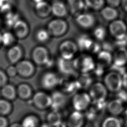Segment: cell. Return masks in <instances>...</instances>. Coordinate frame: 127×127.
Wrapping results in <instances>:
<instances>
[{
  "instance_id": "cell-1",
  "label": "cell",
  "mask_w": 127,
  "mask_h": 127,
  "mask_svg": "<svg viewBox=\"0 0 127 127\" xmlns=\"http://www.w3.org/2000/svg\"><path fill=\"white\" fill-rule=\"evenodd\" d=\"M104 84L108 91L119 92L123 88V75L119 72L111 71L104 76Z\"/></svg>"
},
{
  "instance_id": "cell-2",
  "label": "cell",
  "mask_w": 127,
  "mask_h": 127,
  "mask_svg": "<svg viewBox=\"0 0 127 127\" xmlns=\"http://www.w3.org/2000/svg\"><path fill=\"white\" fill-rule=\"evenodd\" d=\"M67 22L62 18H56L50 21L47 26L49 34L55 37H60L65 34L68 30Z\"/></svg>"
},
{
  "instance_id": "cell-3",
  "label": "cell",
  "mask_w": 127,
  "mask_h": 127,
  "mask_svg": "<svg viewBox=\"0 0 127 127\" xmlns=\"http://www.w3.org/2000/svg\"><path fill=\"white\" fill-rule=\"evenodd\" d=\"M88 94L91 101L99 103L103 102L108 95V90L103 83L96 82L91 85Z\"/></svg>"
},
{
  "instance_id": "cell-4",
  "label": "cell",
  "mask_w": 127,
  "mask_h": 127,
  "mask_svg": "<svg viewBox=\"0 0 127 127\" xmlns=\"http://www.w3.org/2000/svg\"><path fill=\"white\" fill-rule=\"evenodd\" d=\"M75 16L76 24L82 29L88 30L96 26L97 19L95 16L91 13L83 11Z\"/></svg>"
},
{
  "instance_id": "cell-5",
  "label": "cell",
  "mask_w": 127,
  "mask_h": 127,
  "mask_svg": "<svg viewBox=\"0 0 127 127\" xmlns=\"http://www.w3.org/2000/svg\"><path fill=\"white\" fill-rule=\"evenodd\" d=\"M108 32L115 40L120 39L125 36L127 32V26L125 21L117 19L110 22Z\"/></svg>"
},
{
  "instance_id": "cell-6",
  "label": "cell",
  "mask_w": 127,
  "mask_h": 127,
  "mask_svg": "<svg viewBox=\"0 0 127 127\" xmlns=\"http://www.w3.org/2000/svg\"><path fill=\"white\" fill-rule=\"evenodd\" d=\"M75 67L82 73H88L95 68V63L92 57L83 54L74 60Z\"/></svg>"
},
{
  "instance_id": "cell-7",
  "label": "cell",
  "mask_w": 127,
  "mask_h": 127,
  "mask_svg": "<svg viewBox=\"0 0 127 127\" xmlns=\"http://www.w3.org/2000/svg\"><path fill=\"white\" fill-rule=\"evenodd\" d=\"M78 50L76 42L66 40L61 43L59 46V51L62 58L66 60H72Z\"/></svg>"
},
{
  "instance_id": "cell-8",
  "label": "cell",
  "mask_w": 127,
  "mask_h": 127,
  "mask_svg": "<svg viewBox=\"0 0 127 127\" xmlns=\"http://www.w3.org/2000/svg\"><path fill=\"white\" fill-rule=\"evenodd\" d=\"M91 101L88 93L80 92L74 95L72 98V103L75 111L81 112L89 106Z\"/></svg>"
},
{
  "instance_id": "cell-9",
  "label": "cell",
  "mask_w": 127,
  "mask_h": 127,
  "mask_svg": "<svg viewBox=\"0 0 127 127\" xmlns=\"http://www.w3.org/2000/svg\"><path fill=\"white\" fill-rule=\"evenodd\" d=\"M32 58L34 62L38 65H47L50 64L48 50L43 46H38L34 49Z\"/></svg>"
},
{
  "instance_id": "cell-10",
  "label": "cell",
  "mask_w": 127,
  "mask_h": 127,
  "mask_svg": "<svg viewBox=\"0 0 127 127\" xmlns=\"http://www.w3.org/2000/svg\"><path fill=\"white\" fill-rule=\"evenodd\" d=\"M112 63L118 67H122L127 64V49L118 47L112 55Z\"/></svg>"
},
{
  "instance_id": "cell-11",
  "label": "cell",
  "mask_w": 127,
  "mask_h": 127,
  "mask_svg": "<svg viewBox=\"0 0 127 127\" xmlns=\"http://www.w3.org/2000/svg\"><path fill=\"white\" fill-rule=\"evenodd\" d=\"M33 102L36 107L44 109L50 107L51 97L44 92H38L33 96Z\"/></svg>"
},
{
  "instance_id": "cell-12",
  "label": "cell",
  "mask_w": 127,
  "mask_h": 127,
  "mask_svg": "<svg viewBox=\"0 0 127 127\" xmlns=\"http://www.w3.org/2000/svg\"><path fill=\"white\" fill-rule=\"evenodd\" d=\"M95 42V40L89 35L81 34L77 37L76 43L78 49L91 52Z\"/></svg>"
},
{
  "instance_id": "cell-13",
  "label": "cell",
  "mask_w": 127,
  "mask_h": 127,
  "mask_svg": "<svg viewBox=\"0 0 127 127\" xmlns=\"http://www.w3.org/2000/svg\"><path fill=\"white\" fill-rule=\"evenodd\" d=\"M51 97L50 107L54 111H59L62 108L66 103L65 96L61 92L55 91L52 93Z\"/></svg>"
},
{
  "instance_id": "cell-14",
  "label": "cell",
  "mask_w": 127,
  "mask_h": 127,
  "mask_svg": "<svg viewBox=\"0 0 127 127\" xmlns=\"http://www.w3.org/2000/svg\"><path fill=\"white\" fill-rule=\"evenodd\" d=\"M58 67L61 73L70 74L76 69L74 60H66L62 57L58 60Z\"/></svg>"
},
{
  "instance_id": "cell-15",
  "label": "cell",
  "mask_w": 127,
  "mask_h": 127,
  "mask_svg": "<svg viewBox=\"0 0 127 127\" xmlns=\"http://www.w3.org/2000/svg\"><path fill=\"white\" fill-rule=\"evenodd\" d=\"M17 73L23 77L30 76L34 71V67L30 61L23 60L19 62L15 66Z\"/></svg>"
},
{
  "instance_id": "cell-16",
  "label": "cell",
  "mask_w": 127,
  "mask_h": 127,
  "mask_svg": "<svg viewBox=\"0 0 127 127\" xmlns=\"http://www.w3.org/2000/svg\"><path fill=\"white\" fill-rule=\"evenodd\" d=\"M12 28L14 36L19 39L25 38L29 32L28 24L25 21L21 19H19Z\"/></svg>"
},
{
  "instance_id": "cell-17",
  "label": "cell",
  "mask_w": 127,
  "mask_h": 127,
  "mask_svg": "<svg viewBox=\"0 0 127 127\" xmlns=\"http://www.w3.org/2000/svg\"><path fill=\"white\" fill-rule=\"evenodd\" d=\"M59 81L57 75L52 72H48L45 73L41 80L42 86L45 89H50L56 86Z\"/></svg>"
},
{
  "instance_id": "cell-18",
  "label": "cell",
  "mask_w": 127,
  "mask_h": 127,
  "mask_svg": "<svg viewBox=\"0 0 127 127\" xmlns=\"http://www.w3.org/2000/svg\"><path fill=\"white\" fill-rule=\"evenodd\" d=\"M100 15L102 18L108 22H112L119 17V12L117 8L108 5L104 6L100 10Z\"/></svg>"
},
{
  "instance_id": "cell-19",
  "label": "cell",
  "mask_w": 127,
  "mask_h": 127,
  "mask_svg": "<svg viewBox=\"0 0 127 127\" xmlns=\"http://www.w3.org/2000/svg\"><path fill=\"white\" fill-rule=\"evenodd\" d=\"M66 5L68 10L75 16L83 12L86 7L83 0H67Z\"/></svg>"
},
{
  "instance_id": "cell-20",
  "label": "cell",
  "mask_w": 127,
  "mask_h": 127,
  "mask_svg": "<svg viewBox=\"0 0 127 127\" xmlns=\"http://www.w3.org/2000/svg\"><path fill=\"white\" fill-rule=\"evenodd\" d=\"M108 112L113 116L117 117L124 112V107L122 101L118 99L109 101L107 105Z\"/></svg>"
},
{
  "instance_id": "cell-21",
  "label": "cell",
  "mask_w": 127,
  "mask_h": 127,
  "mask_svg": "<svg viewBox=\"0 0 127 127\" xmlns=\"http://www.w3.org/2000/svg\"><path fill=\"white\" fill-rule=\"evenodd\" d=\"M51 13L58 18H61L67 14L68 9L66 5L62 1L56 0L51 4Z\"/></svg>"
},
{
  "instance_id": "cell-22",
  "label": "cell",
  "mask_w": 127,
  "mask_h": 127,
  "mask_svg": "<svg viewBox=\"0 0 127 127\" xmlns=\"http://www.w3.org/2000/svg\"><path fill=\"white\" fill-rule=\"evenodd\" d=\"M84 123V117L81 112L74 111L69 115L67 120L68 127H82Z\"/></svg>"
},
{
  "instance_id": "cell-23",
  "label": "cell",
  "mask_w": 127,
  "mask_h": 127,
  "mask_svg": "<svg viewBox=\"0 0 127 127\" xmlns=\"http://www.w3.org/2000/svg\"><path fill=\"white\" fill-rule=\"evenodd\" d=\"M35 4V10L38 16L45 18L51 13V4L46 1L43 0Z\"/></svg>"
},
{
  "instance_id": "cell-24",
  "label": "cell",
  "mask_w": 127,
  "mask_h": 127,
  "mask_svg": "<svg viewBox=\"0 0 127 127\" xmlns=\"http://www.w3.org/2000/svg\"><path fill=\"white\" fill-rule=\"evenodd\" d=\"M7 55L9 61L12 64L16 63L22 57V49L18 45H14L8 50Z\"/></svg>"
},
{
  "instance_id": "cell-25",
  "label": "cell",
  "mask_w": 127,
  "mask_h": 127,
  "mask_svg": "<svg viewBox=\"0 0 127 127\" xmlns=\"http://www.w3.org/2000/svg\"><path fill=\"white\" fill-rule=\"evenodd\" d=\"M97 61L102 66H107L112 63V55L110 52L102 50L98 53Z\"/></svg>"
},
{
  "instance_id": "cell-26",
  "label": "cell",
  "mask_w": 127,
  "mask_h": 127,
  "mask_svg": "<svg viewBox=\"0 0 127 127\" xmlns=\"http://www.w3.org/2000/svg\"><path fill=\"white\" fill-rule=\"evenodd\" d=\"M93 37L94 40L98 42H102L105 40L108 33V30L103 26H96L93 29Z\"/></svg>"
},
{
  "instance_id": "cell-27",
  "label": "cell",
  "mask_w": 127,
  "mask_h": 127,
  "mask_svg": "<svg viewBox=\"0 0 127 127\" xmlns=\"http://www.w3.org/2000/svg\"><path fill=\"white\" fill-rule=\"evenodd\" d=\"M48 124L53 127H57L62 123V116L58 111H54L50 112L47 116Z\"/></svg>"
},
{
  "instance_id": "cell-28",
  "label": "cell",
  "mask_w": 127,
  "mask_h": 127,
  "mask_svg": "<svg viewBox=\"0 0 127 127\" xmlns=\"http://www.w3.org/2000/svg\"><path fill=\"white\" fill-rule=\"evenodd\" d=\"M101 127H122V123L117 117L110 116L103 120Z\"/></svg>"
},
{
  "instance_id": "cell-29",
  "label": "cell",
  "mask_w": 127,
  "mask_h": 127,
  "mask_svg": "<svg viewBox=\"0 0 127 127\" xmlns=\"http://www.w3.org/2000/svg\"><path fill=\"white\" fill-rule=\"evenodd\" d=\"M85 6L93 11H100L104 6L105 0H83Z\"/></svg>"
},
{
  "instance_id": "cell-30",
  "label": "cell",
  "mask_w": 127,
  "mask_h": 127,
  "mask_svg": "<svg viewBox=\"0 0 127 127\" xmlns=\"http://www.w3.org/2000/svg\"><path fill=\"white\" fill-rule=\"evenodd\" d=\"M2 95L7 99L12 100L15 97L16 91L14 87L10 84H5L1 89Z\"/></svg>"
},
{
  "instance_id": "cell-31",
  "label": "cell",
  "mask_w": 127,
  "mask_h": 127,
  "mask_svg": "<svg viewBox=\"0 0 127 127\" xmlns=\"http://www.w3.org/2000/svg\"><path fill=\"white\" fill-rule=\"evenodd\" d=\"M1 44L5 46H8L12 44L15 41L14 35L8 31L4 32L2 34H0Z\"/></svg>"
},
{
  "instance_id": "cell-32",
  "label": "cell",
  "mask_w": 127,
  "mask_h": 127,
  "mask_svg": "<svg viewBox=\"0 0 127 127\" xmlns=\"http://www.w3.org/2000/svg\"><path fill=\"white\" fill-rule=\"evenodd\" d=\"M17 92L20 98L27 99L31 94V89L28 85L26 84H21L18 87Z\"/></svg>"
},
{
  "instance_id": "cell-33",
  "label": "cell",
  "mask_w": 127,
  "mask_h": 127,
  "mask_svg": "<svg viewBox=\"0 0 127 127\" xmlns=\"http://www.w3.org/2000/svg\"><path fill=\"white\" fill-rule=\"evenodd\" d=\"M38 124V120L34 116L29 115L26 117L22 121V127H36Z\"/></svg>"
},
{
  "instance_id": "cell-34",
  "label": "cell",
  "mask_w": 127,
  "mask_h": 127,
  "mask_svg": "<svg viewBox=\"0 0 127 127\" xmlns=\"http://www.w3.org/2000/svg\"><path fill=\"white\" fill-rule=\"evenodd\" d=\"M19 19H20L19 16L16 13L10 11L5 14V23L9 27H12Z\"/></svg>"
},
{
  "instance_id": "cell-35",
  "label": "cell",
  "mask_w": 127,
  "mask_h": 127,
  "mask_svg": "<svg viewBox=\"0 0 127 127\" xmlns=\"http://www.w3.org/2000/svg\"><path fill=\"white\" fill-rule=\"evenodd\" d=\"M50 36L47 29H40L38 30L36 34V38L37 40L41 43L47 41Z\"/></svg>"
},
{
  "instance_id": "cell-36",
  "label": "cell",
  "mask_w": 127,
  "mask_h": 127,
  "mask_svg": "<svg viewBox=\"0 0 127 127\" xmlns=\"http://www.w3.org/2000/svg\"><path fill=\"white\" fill-rule=\"evenodd\" d=\"M11 110V105L6 100L0 99V115H5Z\"/></svg>"
},
{
  "instance_id": "cell-37",
  "label": "cell",
  "mask_w": 127,
  "mask_h": 127,
  "mask_svg": "<svg viewBox=\"0 0 127 127\" xmlns=\"http://www.w3.org/2000/svg\"><path fill=\"white\" fill-rule=\"evenodd\" d=\"M107 5L117 8L121 5V0H105Z\"/></svg>"
},
{
  "instance_id": "cell-38",
  "label": "cell",
  "mask_w": 127,
  "mask_h": 127,
  "mask_svg": "<svg viewBox=\"0 0 127 127\" xmlns=\"http://www.w3.org/2000/svg\"><path fill=\"white\" fill-rule=\"evenodd\" d=\"M7 77L5 74L0 69V87L4 86L6 84Z\"/></svg>"
},
{
  "instance_id": "cell-39",
  "label": "cell",
  "mask_w": 127,
  "mask_h": 127,
  "mask_svg": "<svg viewBox=\"0 0 127 127\" xmlns=\"http://www.w3.org/2000/svg\"><path fill=\"white\" fill-rule=\"evenodd\" d=\"M17 73V69L14 66H10L7 69V73L10 76H13Z\"/></svg>"
},
{
  "instance_id": "cell-40",
  "label": "cell",
  "mask_w": 127,
  "mask_h": 127,
  "mask_svg": "<svg viewBox=\"0 0 127 127\" xmlns=\"http://www.w3.org/2000/svg\"><path fill=\"white\" fill-rule=\"evenodd\" d=\"M7 125V121L5 118L2 116H0V127H6Z\"/></svg>"
},
{
  "instance_id": "cell-41",
  "label": "cell",
  "mask_w": 127,
  "mask_h": 127,
  "mask_svg": "<svg viewBox=\"0 0 127 127\" xmlns=\"http://www.w3.org/2000/svg\"><path fill=\"white\" fill-rule=\"evenodd\" d=\"M123 88L127 91V73L123 75Z\"/></svg>"
},
{
  "instance_id": "cell-42",
  "label": "cell",
  "mask_w": 127,
  "mask_h": 127,
  "mask_svg": "<svg viewBox=\"0 0 127 127\" xmlns=\"http://www.w3.org/2000/svg\"><path fill=\"white\" fill-rule=\"evenodd\" d=\"M120 6L125 12H127V0H121Z\"/></svg>"
},
{
  "instance_id": "cell-43",
  "label": "cell",
  "mask_w": 127,
  "mask_h": 127,
  "mask_svg": "<svg viewBox=\"0 0 127 127\" xmlns=\"http://www.w3.org/2000/svg\"><path fill=\"white\" fill-rule=\"evenodd\" d=\"M10 127H22L21 124H14L12 125Z\"/></svg>"
},
{
  "instance_id": "cell-44",
  "label": "cell",
  "mask_w": 127,
  "mask_h": 127,
  "mask_svg": "<svg viewBox=\"0 0 127 127\" xmlns=\"http://www.w3.org/2000/svg\"><path fill=\"white\" fill-rule=\"evenodd\" d=\"M40 127H53L52 126L49 124H44L40 126Z\"/></svg>"
},
{
  "instance_id": "cell-45",
  "label": "cell",
  "mask_w": 127,
  "mask_h": 127,
  "mask_svg": "<svg viewBox=\"0 0 127 127\" xmlns=\"http://www.w3.org/2000/svg\"><path fill=\"white\" fill-rule=\"evenodd\" d=\"M35 3H37L38 2H40V1H43V0H32Z\"/></svg>"
},
{
  "instance_id": "cell-46",
  "label": "cell",
  "mask_w": 127,
  "mask_h": 127,
  "mask_svg": "<svg viewBox=\"0 0 127 127\" xmlns=\"http://www.w3.org/2000/svg\"><path fill=\"white\" fill-rule=\"evenodd\" d=\"M125 120L127 122V111L125 112Z\"/></svg>"
},
{
  "instance_id": "cell-47",
  "label": "cell",
  "mask_w": 127,
  "mask_h": 127,
  "mask_svg": "<svg viewBox=\"0 0 127 127\" xmlns=\"http://www.w3.org/2000/svg\"><path fill=\"white\" fill-rule=\"evenodd\" d=\"M125 38L126 39V40H127V33H126V35H125Z\"/></svg>"
},
{
  "instance_id": "cell-48",
  "label": "cell",
  "mask_w": 127,
  "mask_h": 127,
  "mask_svg": "<svg viewBox=\"0 0 127 127\" xmlns=\"http://www.w3.org/2000/svg\"><path fill=\"white\" fill-rule=\"evenodd\" d=\"M125 22H126V25H127V17H126V21H125Z\"/></svg>"
},
{
  "instance_id": "cell-49",
  "label": "cell",
  "mask_w": 127,
  "mask_h": 127,
  "mask_svg": "<svg viewBox=\"0 0 127 127\" xmlns=\"http://www.w3.org/2000/svg\"><path fill=\"white\" fill-rule=\"evenodd\" d=\"M1 0H0V7L1 6Z\"/></svg>"
},
{
  "instance_id": "cell-50",
  "label": "cell",
  "mask_w": 127,
  "mask_h": 127,
  "mask_svg": "<svg viewBox=\"0 0 127 127\" xmlns=\"http://www.w3.org/2000/svg\"><path fill=\"white\" fill-rule=\"evenodd\" d=\"M1 44V39H0V44Z\"/></svg>"
},
{
  "instance_id": "cell-51",
  "label": "cell",
  "mask_w": 127,
  "mask_h": 127,
  "mask_svg": "<svg viewBox=\"0 0 127 127\" xmlns=\"http://www.w3.org/2000/svg\"></svg>"
}]
</instances>
